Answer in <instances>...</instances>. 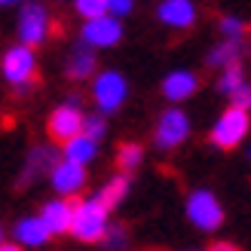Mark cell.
Instances as JSON below:
<instances>
[{
    "label": "cell",
    "instance_id": "6da1fadb",
    "mask_svg": "<svg viewBox=\"0 0 251 251\" xmlns=\"http://www.w3.org/2000/svg\"><path fill=\"white\" fill-rule=\"evenodd\" d=\"M71 233L77 236L80 242H101L107 236V208L95 199H83V202L74 205V224Z\"/></svg>",
    "mask_w": 251,
    "mask_h": 251
},
{
    "label": "cell",
    "instance_id": "7a4b0ae2",
    "mask_svg": "<svg viewBox=\"0 0 251 251\" xmlns=\"http://www.w3.org/2000/svg\"><path fill=\"white\" fill-rule=\"evenodd\" d=\"M248 126H251L248 123V110L230 104L221 114V120L215 123V129H211V144H218L221 150H233L248 135Z\"/></svg>",
    "mask_w": 251,
    "mask_h": 251
},
{
    "label": "cell",
    "instance_id": "3957f363",
    "mask_svg": "<svg viewBox=\"0 0 251 251\" xmlns=\"http://www.w3.org/2000/svg\"><path fill=\"white\" fill-rule=\"evenodd\" d=\"M34 74H37V58H34V46H12L6 49V55H3V77L16 86L19 92L28 89V83L34 80Z\"/></svg>",
    "mask_w": 251,
    "mask_h": 251
},
{
    "label": "cell",
    "instance_id": "277c9868",
    "mask_svg": "<svg viewBox=\"0 0 251 251\" xmlns=\"http://www.w3.org/2000/svg\"><path fill=\"white\" fill-rule=\"evenodd\" d=\"M187 218H190L199 230H218L224 224V208L208 190H196L187 199Z\"/></svg>",
    "mask_w": 251,
    "mask_h": 251
},
{
    "label": "cell",
    "instance_id": "5b68a950",
    "mask_svg": "<svg viewBox=\"0 0 251 251\" xmlns=\"http://www.w3.org/2000/svg\"><path fill=\"white\" fill-rule=\"evenodd\" d=\"M49 12L40 3H25L19 16V37L25 46H40L49 34Z\"/></svg>",
    "mask_w": 251,
    "mask_h": 251
},
{
    "label": "cell",
    "instance_id": "8992f818",
    "mask_svg": "<svg viewBox=\"0 0 251 251\" xmlns=\"http://www.w3.org/2000/svg\"><path fill=\"white\" fill-rule=\"evenodd\" d=\"M92 98H95V104H98L101 114L117 110L126 101V80L117 71H104L101 77H95V83H92Z\"/></svg>",
    "mask_w": 251,
    "mask_h": 251
},
{
    "label": "cell",
    "instance_id": "52a82bcc",
    "mask_svg": "<svg viewBox=\"0 0 251 251\" xmlns=\"http://www.w3.org/2000/svg\"><path fill=\"white\" fill-rule=\"evenodd\" d=\"M83 123H86V117L80 114L77 104H61V107L52 110V117H49V135H52V141L68 144L71 138L83 135Z\"/></svg>",
    "mask_w": 251,
    "mask_h": 251
},
{
    "label": "cell",
    "instance_id": "ba28073f",
    "mask_svg": "<svg viewBox=\"0 0 251 251\" xmlns=\"http://www.w3.org/2000/svg\"><path fill=\"white\" fill-rule=\"evenodd\" d=\"M187 132H190V120H187L184 110H166V114L159 117V126H156V147L162 150H172V147H178Z\"/></svg>",
    "mask_w": 251,
    "mask_h": 251
},
{
    "label": "cell",
    "instance_id": "9c48e42d",
    "mask_svg": "<svg viewBox=\"0 0 251 251\" xmlns=\"http://www.w3.org/2000/svg\"><path fill=\"white\" fill-rule=\"evenodd\" d=\"M120 37H123V28H120L117 16H110V12L101 16V19H89L86 28H83V43L95 46V49L114 46V43H120Z\"/></svg>",
    "mask_w": 251,
    "mask_h": 251
},
{
    "label": "cell",
    "instance_id": "30bf717a",
    "mask_svg": "<svg viewBox=\"0 0 251 251\" xmlns=\"http://www.w3.org/2000/svg\"><path fill=\"white\" fill-rule=\"evenodd\" d=\"M52 187L58 196H77L83 187H86V166H80V162H58V166L52 169Z\"/></svg>",
    "mask_w": 251,
    "mask_h": 251
},
{
    "label": "cell",
    "instance_id": "8fae6325",
    "mask_svg": "<svg viewBox=\"0 0 251 251\" xmlns=\"http://www.w3.org/2000/svg\"><path fill=\"white\" fill-rule=\"evenodd\" d=\"M43 224L49 227V233H71V224H74V205L68 199H52V202H46L43 211H40Z\"/></svg>",
    "mask_w": 251,
    "mask_h": 251
},
{
    "label": "cell",
    "instance_id": "7c38bea8",
    "mask_svg": "<svg viewBox=\"0 0 251 251\" xmlns=\"http://www.w3.org/2000/svg\"><path fill=\"white\" fill-rule=\"evenodd\" d=\"M196 19V9L190 0H162L159 3V22L169 25V28H190Z\"/></svg>",
    "mask_w": 251,
    "mask_h": 251
},
{
    "label": "cell",
    "instance_id": "4fadbf2b",
    "mask_svg": "<svg viewBox=\"0 0 251 251\" xmlns=\"http://www.w3.org/2000/svg\"><path fill=\"white\" fill-rule=\"evenodd\" d=\"M196 86H199V80L190 71H175L162 80V95H166L169 101H184V98H190L196 92Z\"/></svg>",
    "mask_w": 251,
    "mask_h": 251
},
{
    "label": "cell",
    "instance_id": "5bb4252c",
    "mask_svg": "<svg viewBox=\"0 0 251 251\" xmlns=\"http://www.w3.org/2000/svg\"><path fill=\"white\" fill-rule=\"evenodd\" d=\"M49 236H52V233H49V227L43 224L40 215H37V218H22L16 224V239L22 245H43Z\"/></svg>",
    "mask_w": 251,
    "mask_h": 251
},
{
    "label": "cell",
    "instance_id": "9a60e30c",
    "mask_svg": "<svg viewBox=\"0 0 251 251\" xmlns=\"http://www.w3.org/2000/svg\"><path fill=\"white\" fill-rule=\"evenodd\" d=\"M95 153H98V144L89 135H77V138H71V141L65 144V159L80 162V166H86L89 159H95Z\"/></svg>",
    "mask_w": 251,
    "mask_h": 251
},
{
    "label": "cell",
    "instance_id": "2e32d148",
    "mask_svg": "<svg viewBox=\"0 0 251 251\" xmlns=\"http://www.w3.org/2000/svg\"><path fill=\"white\" fill-rule=\"evenodd\" d=\"M68 74L74 80H86V77H92L95 74V52H92V46H80L77 52L71 55V61H68Z\"/></svg>",
    "mask_w": 251,
    "mask_h": 251
},
{
    "label": "cell",
    "instance_id": "e0dca14e",
    "mask_svg": "<svg viewBox=\"0 0 251 251\" xmlns=\"http://www.w3.org/2000/svg\"><path fill=\"white\" fill-rule=\"evenodd\" d=\"M55 166H58V162H55V153H52V150L37 147L34 153H31V159H28V166H25V181H34L37 175H43L46 169L52 172Z\"/></svg>",
    "mask_w": 251,
    "mask_h": 251
},
{
    "label": "cell",
    "instance_id": "ac0fdd59",
    "mask_svg": "<svg viewBox=\"0 0 251 251\" xmlns=\"http://www.w3.org/2000/svg\"><path fill=\"white\" fill-rule=\"evenodd\" d=\"M236 61H239V40H233V37H227V40L208 55L211 68H230V65H236Z\"/></svg>",
    "mask_w": 251,
    "mask_h": 251
},
{
    "label": "cell",
    "instance_id": "d6986e66",
    "mask_svg": "<svg viewBox=\"0 0 251 251\" xmlns=\"http://www.w3.org/2000/svg\"><path fill=\"white\" fill-rule=\"evenodd\" d=\"M126 190H129V178H126V175H120V178H114L107 187H101V193H98V202H101V205L110 211L114 205H120V199L126 196Z\"/></svg>",
    "mask_w": 251,
    "mask_h": 251
},
{
    "label": "cell",
    "instance_id": "ffe728a7",
    "mask_svg": "<svg viewBox=\"0 0 251 251\" xmlns=\"http://www.w3.org/2000/svg\"><path fill=\"white\" fill-rule=\"evenodd\" d=\"M74 6H77V12L89 22V19H101V16H107L110 12V6H107V0H74Z\"/></svg>",
    "mask_w": 251,
    "mask_h": 251
},
{
    "label": "cell",
    "instance_id": "44dd1931",
    "mask_svg": "<svg viewBox=\"0 0 251 251\" xmlns=\"http://www.w3.org/2000/svg\"><path fill=\"white\" fill-rule=\"evenodd\" d=\"M242 83H245V80H242V68H239V61H236V65L224 68V77H221V83H218V89H221L224 95H233Z\"/></svg>",
    "mask_w": 251,
    "mask_h": 251
},
{
    "label": "cell",
    "instance_id": "7402d4cb",
    "mask_svg": "<svg viewBox=\"0 0 251 251\" xmlns=\"http://www.w3.org/2000/svg\"><path fill=\"white\" fill-rule=\"evenodd\" d=\"M117 166L123 172L138 169V166H141V147H138V144H123L120 153H117Z\"/></svg>",
    "mask_w": 251,
    "mask_h": 251
},
{
    "label": "cell",
    "instance_id": "603a6c76",
    "mask_svg": "<svg viewBox=\"0 0 251 251\" xmlns=\"http://www.w3.org/2000/svg\"><path fill=\"white\" fill-rule=\"evenodd\" d=\"M83 135H89V138H101L104 135V120L98 117V114H92V117H86V123H83Z\"/></svg>",
    "mask_w": 251,
    "mask_h": 251
},
{
    "label": "cell",
    "instance_id": "cb8c5ba5",
    "mask_svg": "<svg viewBox=\"0 0 251 251\" xmlns=\"http://www.w3.org/2000/svg\"><path fill=\"white\" fill-rule=\"evenodd\" d=\"M230 101H233L236 107H245V110H248V107H251V86H248V83H242L239 89L230 95Z\"/></svg>",
    "mask_w": 251,
    "mask_h": 251
},
{
    "label": "cell",
    "instance_id": "d4e9b609",
    "mask_svg": "<svg viewBox=\"0 0 251 251\" xmlns=\"http://www.w3.org/2000/svg\"><path fill=\"white\" fill-rule=\"evenodd\" d=\"M221 31L227 37H233V40H239V34L245 31V25L239 19H221Z\"/></svg>",
    "mask_w": 251,
    "mask_h": 251
},
{
    "label": "cell",
    "instance_id": "484cf974",
    "mask_svg": "<svg viewBox=\"0 0 251 251\" xmlns=\"http://www.w3.org/2000/svg\"><path fill=\"white\" fill-rule=\"evenodd\" d=\"M104 242H107L110 248H123V245H126V230H123V227H107Z\"/></svg>",
    "mask_w": 251,
    "mask_h": 251
},
{
    "label": "cell",
    "instance_id": "4316f807",
    "mask_svg": "<svg viewBox=\"0 0 251 251\" xmlns=\"http://www.w3.org/2000/svg\"><path fill=\"white\" fill-rule=\"evenodd\" d=\"M132 3L135 0H107L110 16H126V12H132Z\"/></svg>",
    "mask_w": 251,
    "mask_h": 251
},
{
    "label": "cell",
    "instance_id": "83f0119b",
    "mask_svg": "<svg viewBox=\"0 0 251 251\" xmlns=\"http://www.w3.org/2000/svg\"><path fill=\"white\" fill-rule=\"evenodd\" d=\"M208 251H239V248H236V245H230V242H215V245H211Z\"/></svg>",
    "mask_w": 251,
    "mask_h": 251
},
{
    "label": "cell",
    "instance_id": "f1b7e54d",
    "mask_svg": "<svg viewBox=\"0 0 251 251\" xmlns=\"http://www.w3.org/2000/svg\"><path fill=\"white\" fill-rule=\"evenodd\" d=\"M0 251H22L19 245H0Z\"/></svg>",
    "mask_w": 251,
    "mask_h": 251
},
{
    "label": "cell",
    "instance_id": "f546056e",
    "mask_svg": "<svg viewBox=\"0 0 251 251\" xmlns=\"http://www.w3.org/2000/svg\"><path fill=\"white\" fill-rule=\"evenodd\" d=\"M0 3H3V6H6V3H22V0H0Z\"/></svg>",
    "mask_w": 251,
    "mask_h": 251
},
{
    "label": "cell",
    "instance_id": "4dcf8cb0",
    "mask_svg": "<svg viewBox=\"0 0 251 251\" xmlns=\"http://www.w3.org/2000/svg\"><path fill=\"white\" fill-rule=\"evenodd\" d=\"M0 239H3V230H0Z\"/></svg>",
    "mask_w": 251,
    "mask_h": 251
}]
</instances>
